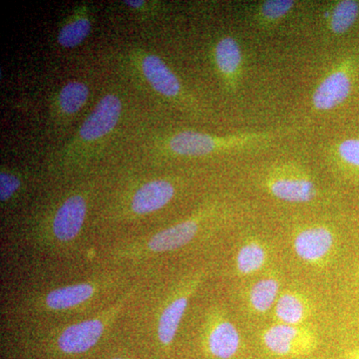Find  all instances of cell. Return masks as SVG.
Wrapping results in <instances>:
<instances>
[{
    "label": "cell",
    "instance_id": "obj_22",
    "mask_svg": "<svg viewBox=\"0 0 359 359\" xmlns=\"http://www.w3.org/2000/svg\"><path fill=\"white\" fill-rule=\"evenodd\" d=\"M292 0H266L256 6V18L264 25H276L294 8Z\"/></svg>",
    "mask_w": 359,
    "mask_h": 359
},
{
    "label": "cell",
    "instance_id": "obj_18",
    "mask_svg": "<svg viewBox=\"0 0 359 359\" xmlns=\"http://www.w3.org/2000/svg\"><path fill=\"white\" fill-rule=\"evenodd\" d=\"M311 314V306L304 294L295 290L283 292L273 308L276 323L289 325H304Z\"/></svg>",
    "mask_w": 359,
    "mask_h": 359
},
{
    "label": "cell",
    "instance_id": "obj_24",
    "mask_svg": "<svg viewBox=\"0 0 359 359\" xmlns=\"http://www.w3.org/2000/svg\"><path fill=\"white\" fill-rule=\"evenodd\" d=\"M22 178L13 170L1 169L0 172V202L7 204L20 193Z\"/></svg>",
    "mask_w": 359,
    "mask_h": 359
},
{
    "label": "cell",
    "instance_id": "obj_9",
    "mask_svg": "<svg viewBox=\"0 0 359 359\" xmlns=\"http://www.w3.org/2000/svg\"><path fill=\"white\" fill-rule=\"evenodd\" d=\"M358 65L353 57L340 61L314 89L311 102L314 109L327 112L339 107L353 94Z\"/></svg>",
    "mask_w": 359,
    "mask_h": 359
},
{
    "label": "cell",
    "instance_id": "obj_2",
    "mask_svg": "<svg viewBox=\"0 0 359 359\" xmlns=\"http://www.w3.org/2000/svg\"><path fill=\"white\" fill-rule=\"evenodd\" d=\"M88 212V197L84 191H72L59 199L47 212L40 226L46 244L65 245L74 242L83 229Z\"/></svg>",
    "mask_w": 359,
    "mask_h": 359
},
{
    "label": "cell",
    "instance_id": "obj_21",
    "mask_svg": "<svg viewBox=\"0 0 359 359\" xmlns=\"http://www.w3.org/2000/svg\"><path fill=\"white\" fill-rule=\"evenodd\" d=\"M327 27L334 35H344L351 32L359 20V1L340 0L334 2L325 13Z\"/></svg>",
    "mask_w": 359,
    "mask_h": 359
},
{
    "label": "cell",
    "instance_id": "obj_10",
    "mask_svg": "<svg viewBox=\"0 0 359 359\" xmlns=\"http://www.w3.org/2000/svg\"><path fill=\"white\" fill-rule=\"evenodd\" d=\"M121 304L112 306L101 316L72 323L59 330L55 334V346L65 354L86 353L95 346L108 325L119 313Z\"/></svg>",
    "mask_w": 359,
    "mask_h": 359
},
{
    "label": "cell",
    "instance_id": "obj_12",
    "mask_svg": "<svg viewBox=\"0 0 359 359\" xmlns=\"http://www.w3.org/2000/svg\"><path fill=\"white\" fill-rule=\"evenodd\" d=\"M205 351L216 359H231L242 346L240 332L223 309H214L208 314L203 330Z\"/></svg>",
    "mask_w": 359,
    "mask_h": 359
},
{
    "label": "cell",
    "instance_id": "obj_1",
    "mask_svg": "<svg viewBox=\"0 0 359 359\" xmlns=\"http://www.w3.org/2000/svg\"><path fill=\"white\" fill-rule=\"evenodd\" d=\"M278 133L261 132L217 136L202 132L180 131L170 135L164 147L170 155L177 157L200 158L219 153L245 151L263 147L275 140Z\"/></svg>",
    "mask_w": 359,
    "mask_h": 359
},
{
    "label": "cell",
    "instance_id": "obj_25",
    "mask_svg": "<svg viewBox=\"0 0 359 359\" xmlns=\"http://www.w3.org/2000/svg\"><path fill=\"white\" fill-rule=\"evenodd\" d=\"M344 359H359V346L346 348L344 353Z\"/></svg>",
    "mask_w": 359,
    "mask_h": 359
},
{
    "label": "cell",
    "instance_id": "obj_23",
    "mask_svg": "<svg viewBox=\"0 0 359 359\" xmlns=\"http://www.w3.org/2000/svg\"><path fill=\"white\" fill-rule=\"evenodd\" d=\"M337 156L347 169L359 172V138L351 137L340 141L337 146Z\"/></svg>",
    "mask_w": 359,
    "mask_h": 359
},
{
    "label": "cell",
    "instance_id": "obj_17",
    "mask_svg": "<svg viewBox=\"0 0 359 359\" xmlns=\"http://www.w3.org/2000/svg\"><path fill=\"white\" fill-rule=\"evenodd\" d=\"M269 250L261 238H245L236 252L233 266L236 273L240 276L257 275L263 271L269 263Z\"/></svg>",
    "mask_w": 359,
    "mask_h": 359
},
{
    "label": "cell",
    "instance_id": "obj_6",
    "mask_svg": "<svg viewBox=\"0 0 359 359\" xmlns=\"http://www.w3.org/2000/svg\"><path fill=\"white\" fill-rule=\"evenodd\" d=\"M261 342L268 353L278 358H299L313 353L320 339L314 330L304 325L276 323L263 330Z\"/></svg>",
    "mask_w": 359,
    "mask_h": 359
},
{
    "label": "cell",
    "instance_id": "obj_14",
    "mask_svg": "<svg viewBox=\"0 0 359 359\" xmlns=\"http://www.w3.org/2000/svg\"><path fill=\"white\" fill-rule=\"evenodd\" d=\"M212 61L222 81L230 91H236L243 70V51L235 37L224 35L212 48Z\"/></svg>",
    "mask_w": 359,
    "mask_h": 359
},
{
    "label": "cell",
    "instance_id": "obj_20",
    "mask_svg": "<svg viewBox=\"0 0 359 359\" xmlns=\"http://www.w3.org/2000/svg\"><path fill=\"white\" fill-rule=\"evenodd\" d=\"M90 95L89 87L86 83L77 80L63 85L54 99V111L61 119H70L77 115L86 105Z\"/></svg>",
    "mask_w": 359,
    "mask_h": 359
},
{
    "label": "cell",
    "instance_id": "obj_7",
    "mask_svg": "<svg viewBox=\"0 0 359 359\" xmlns=\"http://www.w3.org/2000/svg\"><path fill=\"white\" fill-rule=\"evenodd\" d=\"M133 65L141 79L158 95L177 104H187L189 97L178 76L167 63L155 54L135 51Z\"/></svg>",
    "mask_w": 359,
    "mask_h": 359
},
{
    "label": "cell",
    "instance_id": "obj_3",
    "mask_svg": "<svg viewBox=\"0 0 359 359\" xmlns=\"http://www.w3.org/2000/svg\"><path fill=\"white\" fill-rule=\"evenodd\" d=\"M214 212V207L200 208L183 221L158 231L146 240L129 245L121 250V254L123 256L128 255L129 257H140L181 249L199 236Z\"/></svg>",
    "mask_w": 359,
    "mask_h": 359
},
{
    "label": "cell",
    "instance_id": "obj_16",
    "mask_svg": "<svg viewBox=\"0 0 359 359\" xmlns=\"http://www.w3.org/2000/svg\"><path fill=\"white\" fill-rule=\"evenodd\" d=\"M280 276L275 271L266 273L250 285L245 302L249 311L255 316H264L275 308L280 294Z\"/></svg>",
    "mask_w": 359,
    "mask_h": 359
},
{
    "label": "cell",
    "instance_id": "obj_5",
    "mask_svg": "<svg viewBox=\"0 0 359 359\" xmlns=\"http://www.w3.org/2000/svg\"><path fill=\"white\" fill-rule=\"evenodd\" d=\"M263 185L271 197L290 204H309L320 195L311 175L294 165L271 168L264 175Z\"/></svg>",
    "mask_w": 359,
    "mask_h": 359
},
{
    "label": "cell",
    "instance_id": "obj_19",
    "mask_svg": "<svg viewBox=\"0 0 359 359\" xmlns=\"http://www.w3.org/2000/svg\"><path fill=\"white\" fill-rule=\"evenodd\" d=\"M91 30L92 18L88 7H77L59 28L58 44L65 48H75L86 40Z\"/></svg>",
    "mask_w": 359,
    "mask_h": 359
},
{
    "label": "cell",
    "instance_id": "obj_26",
    "mask_svg": "<svg viewBox=\"0 0 359 359\" xmlns=\"http://www.w3.org/2000/svg\"><path fill=\"white\" fill-rule=\"evenodd\" d=\"M358 282H359V266H358Z\"/></svg>",
    "mask_w": 359,
    "mask_h": 359
},
{
    "label": "cell",
    "instance_id": "obj_11",
    "mask_svg": "<svg viewBox=\"0 0 359 359\" xmlns=\"http://www.w3.org/2000/svg\"><path fill=\"white\" fill-rule=\"evenodd\" d=\"M337 233L323 224H306L297 229L292 237L295 256L309 266H323L337 248Z\"/></svg>",
    "mask_w": 359,
    "mask_h": 359
},
{
    "label": "cell",
    "instance_id": "obj_13",
    "mask_svg": "<svg viewBox=\"0 0 359 359\" xmlns=\"http://www.w3.org/2000/svg\"><path fill=\"white\" fill-rule=\"evenodd\" d=\"M176 194V184L171 180H150L137 187L130 196L128 211L133 216H147L166 207Z\"/></svg>",
    "mask_w": 359,
    "mask_h": 359
},
{
    "label": "cell",
    "instance_id": "obj_27",
    "mask_svg": "<svg viewBox=\"0 0 359 359\" xmlns=\"http://www.w3.org/2000/svg\"><path fill=\"white\" fill-rule=\"evenodd\" d=\"M113 359H123V358H113Z\"/></svg>",
    "mask_w": 359,
    "mask_h": 359
},
{
    "label": "cell",
    "instance_id": "obj_15",
    "mask_svg": "<svg viewBox=\"0 0 359 359\" xmlns=\"http://www.w3.org/2000/svg\"><path fill=\"white\" fill-rule=\"evenodd\" d=\"M98 283L84 282L49 290L39 299L40 308L47 311H67L79 308L98 294Z\"/></svg>",
    "mask_w": 359,
    "mask_h": 359
},
{
    "label": "cell",
    "instance_id": "obj_8",
    "mask_svg": "<svg viewBox=\"0 0 359 359\" xmlns=\"http://www.w3.org/2000/svg\"><path fill=\"white\" fill-rule=\"evenodd\" d=\"M205 276L204 269L191 273L180 282L170 295L161 311L157 325L158 339L163 346H171L174 341L191 299L204 282Z\"/></svg>",
    "mask_w": 359,
    "mask_h": 359
},
{
    "label": "cell",
    "instance_id": "obj_4",
    "mask_svg": "<svg viewBox=\"0 0 359 359\" xmlns=\"http://www.w3.org/2000/svg\"><path fill=\"white\" fill-rule=\"evenodd\" d=\"M123 111L121 98L117 94H106L85 118L76 136L66 146L63 160L74 161L83 154L84 149L93 147L107 138L120 121Z\"/></svg>",
    "mask_w": 359,
    "mask_h": 359
}]
</instances>
